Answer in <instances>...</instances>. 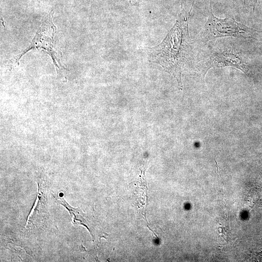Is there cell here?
I'll return each mask as SVG.
<instances>
[{"mask_svg": "<svg viewBox=\"0 0 262 262\" xmlns=\"http://www.w3.org/2000/svg\"><path fill=\"white\" fill-rule=\"evenodd\" d=\"M190 12L182 10L165 38L158 46L149 48V59L160 65L177 80L178 87L182 89L181 74L185 69L191 52L189 33Z\"/></svg>", "mask_w": 262, "mask_h": 262, "instance_id": "obj_1", "label": "cell"}, {"mask_svg": "<svg viewBox=\"0 0 262 262\" xmlns=\"http://www.w3.org/2000/svg\"><path fill=\"white\" fill-rule=\"evenodd\" d=\"M53 16V12H51L45 17L30 45L17 55L15 58V61L18 63L22 56L31 49L35 48L42 49L51 57L56 68L58 76L63 77V69L65 68L61 65L57 52L54 50L53 47L54 35L56 31V28L52 22Z\"/></svg>", "mask_w": 262, "mask_h": 262, "instance_id": "obj_3", "label": "cell"}, {"mask_svg": "<svg viewBox=\"0 0 262 262\" xmlns=\"http://www.w3.org/2000/svg\"><path fill=\"white\" fill-rule=\"evenodd\" d=\"M257 33L256 30L238 22L233 18H219L211 12L202 31V36L205 41L225 37L249 38Z\"/></svg>", "mask_w": 262, "mask_h": 262, "instance_id": "obj_2", "label": "cell"}, {"mask_svg": "<svg viewBox=\"0 0 262 262\" xmlns=\"http://www.w3.org/2000/svg\"><path fill=\"white\" fill-rule=\"evenodd\" d=\"M232 66L237 68L246 74H249V69L246 62L236 52L223 51L212 54L205 63L204 73L212 67Z\"/></svg>", "mask_w": 262, "mask_h": 262, "instance_id": "obj_4", "label": "cell"}]
</instances>
